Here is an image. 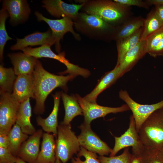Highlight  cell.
Returning <instances> with one entry per match:
<instances>
[{
	"instance_id": "obj_1",
	"label": "cell",
	"mask_w": 163,
	"mask_h": 163,
	"mask_svg": "<svg viewBox=\"0 0 163 163\" xmlns=\"http://www.w3.org/2000/svg\"><path fill=\"white\" fill-rule=\"evenodd\" d=\"M33 74L34 99L36 101L34 112L36 114H41L44 113L45 100L53 90L59 87L67 92L68 90V82L76 77L70 75L63 76L50 73L43 68L42 63L38 60Z\"/></svg>"
},
{
	"instance_id": "obj_2",
	"label": "cell",
	"mask_w": 163,
	"mask_h": 163,
	"mask_svg": "<svg viewBox=\"0 0 163 163\" xmlns=\"http://www.w3.org/2000/svg\"><path fill=\"white\" fill-rule=\"evenodd\" d=\"M81 10L82 12L100 18L114 27L133 16V14L131 7L114 0H85Z\"/></svg>"
},
{
	"instance_id": "obj_3",
	"label": "cell",
	"mask_w": 163,
	"mask_h": 163,
	"mask_svg": "<svg viewBox=\"0 0 163 163\" xmlns=\"http://www.w3.org/2000/svg\"><path fill=\"white\" fill-rule=\"evenodd\" d=\"M73 21L77 31L89 38L107 42L113 40L115 27L96 16L79 12Z\"/></svg>"
},
{
	"instance_id": "obj_4",
	"label": "cell",
	"mask_w": 163,
	"mask_h": 163,
	"mask_svg": "<svg viewBox=\"0 0 163 163\" xmlns=\"http://www.w3.org/2000/svg\"><path fill=\"white\" fill-rule=\"evenodd\" d=\"M138 133L146 147L156 152L163 150V107L155 111L147 118Z\"/></svg>"
},
{
	"instance_id": "obj_5",
	"label": "cell",
	"mask_w": 163,
	"mask_h": 163,
	"mask_svg": "<svg viewBox=\"0 0 163 163\" xmlns=\"http://www.w3.org/2000/svg\"><path fill=\"white\" fill-rule=\"evenodd\" d=\"M56 142V158L62 163L67 162L80 149L78 137L72 130L70 124L66 125L61 123L58 125Z\"/></svg>"
},
{
	"instance_id": "obj_6",
	"label": "cell",
	"mask_w": 163,
	"mask_h": 163,
	"mask_svg": "<svg viewBox=\"0 0 163 163\" xmlns=\"http://www.w3.org/2000/svg\"><path fill=\"white\" fill-rule=\"evenodd\" d=\"M51 46L49 45L46 44L36 48L27 47L21 50L25 54L37 59L43 57L50 58L56 60L63 63L66 66L67 69L59 73L60 75L69 74L75 76L81 75L85 78L90 75L91 73L88 69L73 64L66 59L64 52L56 54L52 51Z\"/></svg>"
},
{
	"instance_id": "obj_7",
	"label": "cell",
	"mask_w": 163,
	"mask_h": 163,
	"mask_svg": "<svg viewBox=\"0 0 163 163\" xmlns=\"http://www.w3.org/2000/svg\"><path fill=\"white\" fill-rule=\"evenodd\" d=\"M35 14L38 21H44L50 27L55 41V50L58 53H60V40L66 33L70 32L76 40H81L80 34L74 30V21L71 18L65 17L60 19H51L45 17L38 11L35 12Z\"/></svg>"
},
{
	"instance_id": "obj_8",
	"label": "cell",
	"mask_w": 163,
	"mask_h": 163,
	"mask_svg": "<svg viewBox=\"0 0 163 163\" xmlns=\"http://www.w3.org/2000/svg\"><path fill=\"white\" fill-rule=\"evenodd\" d=\"M115 144L110 155L115 156L121 150L131 146L133 155L139 156L144 147L137 130L136 123L132 115L130 116L128 128L120 137H114Z\"/></svg>"
},
{
	"instance_id": "obj_9",
	"label": "cell",
	"mask_w": 163,
	"mask_h": 163,
	"mask_svg": "<svg viewBox=\"0 0 163 163\" xmlns=\"http://www.w3.org/2000/svg\"><path fill=\"white\" fill-rule=\"evenodd\" d=\"M20 104L12 93L0 94V133L7 135L16 123L17 113Z\"/></svg>"
},
{
	"instance_id": "obj_10",
	"label": "cell",
	"mask_w": 163,
	"mask_h": 163,
	"mask_svg": "<svg viewBox=\"0 0 163 163\" xmlns=\"http://www.w3.org/2000/svg\"><path fill=\"white\" fill-rule=\"evenodd\" d=\"M120 98L129 107L133 113L138 131L142 125L147 118L154 112L163 107V100L152 104H144L134 100L126 90H121L119 92Z\"/></svg>"
},
{
	"instance_id": "obj_11",
	"label": "cell",
	"mask_w": 163,
	"mask_h": 163,
	"mask_svg": "<svg viewBox=\"0 0 163 163\" xmlns=\"http://www.w3.org/2000/svg\"><path fill=\"white\" fill-rule=\"evenodd\" d=\"M79 128L81 132L78 138L81 146L100 156L110 154L112 149L92 131L90 124L83 122Z\"/></svg>"
},
{
	"instance_id": "obj_12",
	"label": "cell",
	"mask_w": 163,
	"mask_h": 163,
	"mask_svg": "<svg viewBox=\"0 0 163 163\" xmlns=\"http://www.w3.org/2000/svg\"><path fill=\"white\" fill-rule=\"evenodd\" d=\"M75 96L82 109L84 117V123H85L90 124L94 119L101 117L104 118L109 113H116L130 110L126 104L116 107L104 106L89 102L78 94Z\"/></svg>"
},
{
	"instance_id": "obj_13",
	"label": "cell",
	"mask_w": 163,
	"mask_h": 163,
	"mask_svg": "<svg viewBox=\"0 0 163 163\" xmlns=\"http://www.w3.org/2000/svg\"><path fill=\"white\" fill-rule=\"evenodd\" d=\"M42 7L52 16L60 18L67 17L74 21L84 5L69 4L61 0H44L42 1Z\"/></svg>"
},
{
	"instance_id": "obj_14",
	"label": "cell",
	"mask_w": 163,
	"mask_h": 163,
	"mask_svg": "<svg viewBox=\"0 0 163 163\" xmlns=\"http://www.w3.org/2000/svg\"><path fill=\"white\" fill-rule=\"evenodd\" d=\"M2 8L8 11L10 23L13 25L27 20L31 12L29 4L25 0H3Z\"/></svg>"
},
{
	"instance_id": "obj_15",
	"label": "cell",
	"mask_w": 163,
	"mask_h": 163,
	"mask_svg": "<svg viewBox=\"0 0 163 163\" xmlns=\"http://www.w3.org/2000/svg\"><path fill=\"white\" fill-rule=\"evenodd\" d=\"M43 130L39 129L21 145L17 156L28 163H35L40 152V140Z\"/></svg>"
},
{
	"instance_id": "obj_16",
	"label": "cell",
	"mask_w": 163,
	"mask_h": 163,
	"mask_svg": "<svg viewBox=\"0 0 163 163\" xmlns=\"http://www.w3.org/2000/svg\"><path fill=\"white\" fill-rule=\"evenodd\" d=\"M51 30L43 32H36L28 35L22 39L17 38L16 43L12 46V50H22L29 46H43L48 44L51 46L55 44Z\"/></svg>"
},
{
	"instance_id": "obj_17",
	"label": "cell",
	"mask_w": 163,
	"mask_h": 163,
	"mask_svg": "<svg viewBox=\"0 0 163 163\" xmlns=\"http://www.w3.org/2000/svg\"><path fill=\"white\" fill-rule=\"evenodd\" d=\"M12 94L20 103L30 98H34L33 74L17 76Z\"/></svg>"
},
{
	"instance_id": "obj_18",
	"label": "cell",
	"mask_w": 163,
	"mask_h": 163,
	"mask_svg": "<svg viewBox=\"0 0 163 163\" xmlns=\"http://www.w3.org/2000/svg\"><path fill=\"white\" fill-rule=\"evenodd\" d=\"M8 55L17 76L33 74L37 59L24 52L10 53Z\"/></svg>"
},
{
	"instance_id": "obj_19",
	"label": "cell",
	"mask_w": 163,
	"mask_h": 163,
	"mask_svg": "<svg viewBox=\"0 0 163 163\" xmlns=\"http://www.w3.org/2000/svg\"><path fill=\"white\" fill-rule=\"evenodd\" d=\"M120 73L119 66L116 65L113 69L105 73L99 80L93 90L84 98L90 102L97 103V98L99 95L115 83L120 78Z\"/></svg>"
},
{
	"instance_id": "obj_20",
	"label": "cell",
	"mask_w": 163,
	"mask_h": 163,
	"mask_svg": "<svg viewBox=\"0 0 163 163\" xmlns=\"http://www.w3.org/2000/svg\"><path fill=\"white\" fill-rule=\"evenodd\" d=\"M146 53L145 41L141 40L126 53L118 65L120 68V77L130 71Z\"/></svg>"
},
{
	"instance_id": "obj_21",
	"label": "cell",
	"mask_w": 163,
	"mask_h": 163,
	"mask_svg": "<svg viewBox=\"0 0 163 163\" xmlns=\"http://www.w3.org/2000/svg\"><path fill=\"white\" fill-rule=\"evenodd\" d=\"M54 100L53 109L49 115L46 118H43L39 116L36 119L37 125L40 126L46 133H52L56 137L57 135L58 114L61 96V93L56 92L53 94Z\"/></svg>"
},
{
	"instance_id": "obj_22",
	"label": "cell",
	"mask_w": 163,
	"mask_h": 163,
	"mask_svg": "<svg viewBox=\"0 0 163 163\" xmlns=\"http://www.w3.org/2000/svg\"><path fill=\"white\" fill-rule=\"evenodd\" d=\"M53 134H43L41 148L35 163H54L56 159V142Z\"/></svg>"
},
{
	"instance_id": "obj_23",
	"label": "cell",
	"mask_w": 163,
	"mask_h": 163,
	"mask_svg": "<svg viewBox=\"0 0 163 163\" xmlns=\"http://www.w3.org/2000/svg\"><path fill=\"white\" fill-rule=\"evenodd\" d=\"M145 19L141 16L128 18L115 27L113 40L116 41L127 37L143 26Z\"/></svg>"
},
{
	"instance_id": "obj_24",
	"label": "cell",
	"mask_w": 163,
	"mask_h": 163,
	"mask_svg": "<svg viewBox=\"0 0 163 163\" xmlns=\"http://www.w3.org/2000/svg\"><path fill=\"white\" fill-rule=\"evenodd\" d=\"M31 111L30 98H28L21 103L17 112L16 122L23 133L31 135L36 131L31 122Z\"/></svg>"
},
{
	"instance_id": "obj_25",
	"label": "cell",
	"mask_w": 163,
	"mask_h": 163,
	"mask_svg": "<svg viewBox=\"0 0 163 163\" xmlns=\"http://www.w3.org/2000/svg\"><path fill=\"white\" fill-rule=\"evenodd\" d=\"M61 96L65 110L63 120L61 123L68 125L70 124L71 122L75 117L83 115L82 110L76 96L69 95L62 92Z\"/></svg>"
},
{
	"instance_id": "obj_26",
	"label": "cell",
	"mask_w": 163,
	"mask_h": 163,
	"mask_svg": "<svg viewBox=\"0 0 163 163\" xmlns=\"http://www.w3.org/2000/svg\"><path fill=\"white\" fill-rule=\"evenodd\" d=\"M143 30L142 27L131 35L116 41L117 53L116 65H119L126 53L141 41Z\"/></svg>"
},
{
	"instance_id": "obj_27",
	"label": "cell",
	"mask_w": 163,
	"mask_h": 163,
	"mask_svg": "<svg viewBox=\"0 0 163 163\" xmlns=\"http://www.w3.org/2000/svg\"><path fill=\"white\" fill-rule=\"evenodd\" d=\"M163 26V23L155 8L147 14L144 19L143 30L141 40L145 41L151 35Z\"/></svg>"
},
{
	"instance_id": "obj_28",
	"label": "cell",
	"mask_w": 163,
	"mask_h": 163,
	"mask_svg": "<svg viewBox=\"0 0 163 163\" xmlns=\"http://www.w3.org/2000/svg\"><path fill=\"white\" fill-rule=\"evenodd\" d=\"M7 135L9 143L8 149L16 156L21 145L28 139V136L23 132L16 123L13 126Z\"/></svg>"
},
{
	"instance_id": "obj_29",
	"label": "cell",
	"mask_w": 163,
	"mask_h": 163,
	"mask_svg": "<svg viewBox=\"0 0 163 163\" xmlns=\"http://www.w3.org/2000/svg\"><path fill=\"white\" fill-rule=\"evenodd\" d=\"M17 76L13 69L5 68L0 66V93H12Z\"/></svg>"
},
{
	"instance_id": "obj_30",
	"label": "cell",
	"mask_w": 163,
	"mask_h": 163,
	"mask_svg": "<svg viewBox=\"0 0 163 163\" xmlns=\"http://www.w3.org/2000/svg\"><path fill=\"white\" fill-rule=\"evenodd\" d=\"M9 16L8 11L2 8L0 11V59L1 61L3 59V53L5 45L7 42L12 40V38L7 34L5 28V22Z\"/></svg>"
},
{
	"instance_id": "obj_31",
	"label": "cell",
	"mask_w": 163,
	"mask_h": 163,
	"mask_svg": "<svg viewBox=\"0 0 163 163\" xmlns=\"http://www.w3.org/2000/svg\"><path fill=\"white\" fill-rule=\"evenodd\" d=\"M77 157L72 158V163H101L96 153L81 146Z\"/></svg>"
},
{
	"instance_id": "obj_32",
	"label": "cell",
	"mask_w": 163,
	"mask_h": 163,
	"mask_svg": "<svg viewBox=\"0 0 163 163\" xmlns=\"http://www.w3.org/2000/svg\"><path fill=\"white\" fill-rule=\"evenodd\" d=\"M131 156L129 147H128L124 148L122 153L118 156L109 157L100 156L98 159L101 163H130Z\"/></svg>"
},
{
	"instance_id": "obj_33",
	"label": "cell",
	"mask_w": 163,
	"mask_h": 163,
	"mask_svg": "<svg viewBox=\"0 0 163 163\" xmlns=\"http://www.w3.org/2000/svg\"><path fill=\"white\" fill-rule=\"evenodd\" d=\"M163 37V26L149 36L145 41L147 53L156 48Z\"/></svg>"
},
{
	"instance_id": "obj_34",
	"label": "cell",
	"mask_w": 163,
	"mask_h": 163,
	"mask_svg": "<svg viewBox=\"0 0 163 163\" xmlns=\"http://www.w3.org/2000/svg\"><path fill=\"white\" fill-rule=\"evenodd\" d=\"M140 157L142 163H163L157 155L156 152L144 147Z\"/></svg>"
},
{
	"instance_id": "obj_35",
	"label": "cell",
	"mask_w": 163,
	"mask_h": 163,
	"mask_svg": "<svg viewBox=\"0 0 163 163\" xmlns=\"http://www.w3.org/2000/svg\"><path fill=\"white\" fill-rule=\"evenodd\" d=\"M17 158L8 149L0 147V163H14Z\"/></svg>"
},
{
	"instance_id": "obj_36",
	"label": "cell",
	"mask_w": 163,
	"mask_h": 163,
	"mask_svg": "<svg viewBox=\"0 0 163 163\" xmlns=\"http://www.w3.org/2000/svg\"><path fill=\"white\" fill-rule=\"evenodd\" d=\"M115 2L127 6H134L149 10V6L142 0H113Z\"/></svg>"
},
{
	"instance_id": "obj_37",
	"label": "cell",
	"mask_w": 163,
	"mask_h": 163,
	"mask_svg": "<svg viewBox=\"0 0 163 163\" xmlns=\"http://www.w3.org/2000/svg\"><path fill=\"white\" fill-rule=\"evenodd\" d=\"M148 53L154 58L163 56V37L158 46Z\"/></svg>"
},
{
	"instance_id": "obj_38",
	"label": "cell",
	"mask_w": 163,
	"mask_h": 163,
	"mask_svg": "<svg viewBox=\"0 0 163 163\" xmlns=\"http://www.w3.org/2000/svg\"><path fill=\"white\" fill-rule=\"evenodd\" d=\"M9 141L7 135L0 133V147L8 149Z\"/></svg>"
},
{
	"instance_id": "obj_39",
	"label": "cell",
	"mask_w": 163,
	"mask_h": 163,
	"mask_svg": "<svg viewBox=\"0 0 163 163\" xmlns=\"http://www.w3.org/2000/svg\"><path fill=\"white\" fill-rule=\"evenodd\" d=\"M145 2L150 6L152 5L155 6L163 5V0H145Z\"/></svg>"
},
{
	"instance_id": "obj_40",
	"label": "cell",
	"mask_w": 163,
	"mask_h": 163,
	"mask_svg": "<svg viewBox=\"0 0 163 163\" xmlns=\"http://www.w3.org/2000/svg\"><path fill=\"white\" fill-rule=\"evenodd\" d=\"M155 8L160 18L163 23V5L155 6Z\"/></svg>"
},
{
	"instance_id": "obj_41",
	"label": "cell",
	"mask_w": 163,
	"mask_h": 163,
	"mask_svg": "<svg viewBox=\"0 0 163 163\" xmlns=\"http://www.w3.org/2000/svg\"><path fill=\"white\" fill-rule=\"evenodd\" d=\"M130 163H142L141 158L140 157L132 154Z\"/></svg>"
},
{
	"instance_id": "obj_42",
	"label": "cell",
	"mask_w": 163,
	"mask_h": 163,
	"mask_svg": "<svg viewBox=\"0 0 163 163\" xmlns=\"http://www.w3.org/2000/svg\"><path fill=\"white\" fill-rule=\"evenodd\" d=\"M157 156L163 163V150L156 152Z\"/></svg>"
},
{
	"instance_id": "obj_43",
	"label": "cell",
	"mask_w": 163,
	"mask_h": 163,
	"mask_svg": "<svg viewBox=\"0 0 163 163\" xmlns=\"http://www.w3.org/2000/svg\"><path fill=\"white\" fill-rule=\"evenodd\" d=\"M14 163H28L20 158L17 157L16 161Z\"/></svg>"
},
{
	"instance_id": "obj_44",
	"label": "cell",
	"mask_w": 163,
	"mask_h": 163,
	"mask_svg": "<svg viewBox=\"0 0 163 163\" xmlns=\"http://www.w3.org/2000/svg\"><path fill=\"white\" fill-rule=\"evenodd\" d=\"M54 163H62V162L59 159L56 158Z\"/></svg>"
}]
</instances>
